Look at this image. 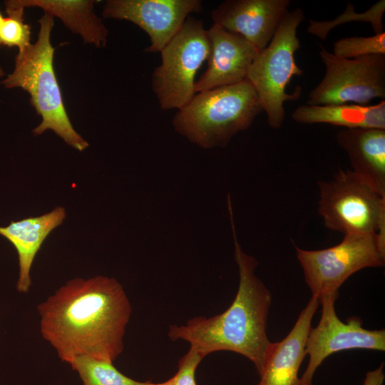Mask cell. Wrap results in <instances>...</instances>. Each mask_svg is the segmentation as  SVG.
<instances>
[{"mask_svg": "<svg viewBox=\"0 0 385 385\" xmlns=\"http://www.w3.org/2000/svg\"><path fill=\"white\" fill-rule=\"evenodd\" d=\"M5 74L4 70L2 69V68L0 66V77L1 76H4Z\"/></svg>", "mask_w": 385, "mask_h": 385, "instance_id": "cell-26", "label": "cell"}, {"mask_svg": "<svg viewBox=\"0 0 385 385\" xmlns=\"http://www.w3.org/2000/svg\"><path fill=\"white\" fill-rule=\"evenodd\" d=\"M38 24L37 41L18 53L14 71L1 83L6 88H21L29 93L31 104L42 118L33 130L34 135L51 130L70 146L83 151L89 144L68 118L53 69L54 48L50 41L53 16L44 13Z\"/></svg>", "mask_w": 385, "mask_h": 385, "instance_id": "cell-4", "label": "cell"}, {"mask_svg": "<svg viewBox=\"0 0 385 385\" xmlns=\"http://www.w3.org/2000/svg\"><path fill=\"white\" fill-rule=\"evenodd\" d=\"M227 206L234 240V257L239 272V286L235 299L219 314L195 317L181 325L171 324L168 336L172 341L188 342L191 348L204 357L218 351L241 354L253 363L260 375L272 343L267 334L272 295L255 274L257 260L241 247L230 201Z\"/></svg>", "mask_w": 385, "mask_h": 385, "instance_id": "cell-2", "label": "cell"}, {"mask_svg": "<svg viewBox=\"0 0 385 385\" xmlns=\"http://www.w3.org/2000/svg\"><path fill=\"white\" fill-rule=\"evenodd\" d=\"M161 63L153 71L151 86L163 110H179L195 94V76L210 53L202 21L188 16L160 51Z\"/></svg>", "mask_w": 385, "mask_h": 385, "instance_id": "cell-8", "label": "cell"}, {"mask_svg": "<svg viewBox=\"0 0 385 385\" xmlns=\"http://www.w3.org/2000/svg\"><path fill=\"white\" fill-rule=\"evenodd\" d=\"M312 297L339 294V289L355 272L381 267L385 262V239L372 234H348L337 245L307 250L294 246Z\"/></svg>", "mask_w": 385, "mask_h": 385, "instance_id": "cell-7", "label": "cell"}, {"mask_svg": "<svg viewBox=\"0 0 385 385\" xmlns=\"http://www.w3.org/2000/svg\"><path fill=\"white\" fill-rule=\"evenodd\" d=\"M319 57L325 73L309 93L312 106L354 103L366 105L374 98H385V55L343 58L319 45Z\"/></svg>", "mask_w": 385, "mask_h": 385, "instance_id": "cell-9", "label": "cell"}, {"mask_svg": "<svg viewBox=\"0 0 385 385\" xmlns=\"http://www.w3.org/2000/svg\"><path fill=\"white\" fill-rule=\"evenodd\" d=\"M207 31L208 63L205 71L195 81V93L246 80L259 51L241 36L217 25L212 24Z\"/></svg>", "mask_w": 385, "mask_h": 385, "instance_id": "cell-13", "label": "cell"}, {"mask_svg": "<svg viewBox=\"0 0 385 385\" xmlns=\"http://www.w3.org/2000/svg\"><path fill=\"white\" fill-rule=\"evenodd\" d=\"M37 310L41 336L62 361L88 356L113 362L123 351L132 307L115 278L72 279Z\"/></svg>", "mask_w": 385, "mask_h": 385, "instance_id": "cell-1", "label": "cell"}, {"mask_svg": "<svg viewBox=\"0 0 385 385\" xmlns=\"http://www.w3.org/2000/svg\"><path fill=\"white\" fill-rule=\"evenodd\" d=\"M205 357L195 349L190 347L188 351L178 361V371L171 378L155 385H197L195 372Z\"/></svg>", "mask_w": 385, "mask_h": 385, "instance_id": "cell-23", "label": "cell"}, {"mask_svg": "<svg viewBox=\"0 0 385 385\" xmlns=\"http://www.w3.org/2000/svg\"><path fill=\"white\" fill-rule=\"evenodd\" d=\"M289 0H225L211 12L213 24L265 48L287 13Z\"/></svg>", "mask_w": 385, "mask_h": 385, "instance_id": "cell-12", "label": "cell"}, {"mask_svg": "<svg viewBox=\"0 0 385 385\" xmlns=\"http://www.w3.org/2000/svg\"><path fill=\"white\" fill-rule=\"evenodd\" d=\"M319 304V299L312 297L286 337L272 343L257 385H300L298 373L307 355V338Z\"/></svg>", "mask_w": 385, "mask_h": 385, "instance_id": "cell-14", "label": "cell"}, {"mask_svg": "<svg viewBox=\"0 0 385 385\" xmlns=\"http://www.w3.org/2000/svg\"><path fill=\"white\" fill-rule=\"evenodd\" d=\"M336 139L351 170L385 194V129L343 128Z\"/></svg>", "mask_w": 385, "mask_h": 385, "instance_id": "cell-16", "label": "cell"}, {"mask_svg": "<svg viewBox=\"0 0 385 385\" xmlns=\"http://www.w3.org/2000/svg\"><path fill=\"white\" fill-rule=\"evenodd\" d=\"M261 111L258 95L246 79L196 93L178 110L172 123L180 135L202 148H224Z\"/></svg>", "mask_w": 385, "mask_h": 385, "instance_id": "cell-3", "label": "cell"}, {"mask_svg": "<svg viewBox=\"0 0 385 385\" xmlns=\"http://www.w3.org/2000/svg\"><path fill=\"white\" fill-rule=\"evenodd\" d=\"M339 294L319 299L322 315L316 327H311L306 342L305 352L309 356L308 365L300 378V385H312L314 374L329 355L343 350L362 349L384 351L385 331L362 327L358 317L342 322L335 311Z\"/></svg>", "mask_w": 385, "mask_h": 385, "instance_id": "cell-10", "label": "cell"}, {"mask_svg": "<svg viewBox=\"0 0 385 385\" xmlns=\"http://www.w3.org/2000/svg\"><path fill=\"white\" fill-rule=\"evenodd\" d=\"M384 368V363L382 362L378 368L369 371L366 374L363 385H383L385 379Z\"/></svg>", "mask_w": 385, "mask_h": 385, "instance_id": "cell-24", "label": "cell"}, {"mask_svg": "<svg viewBox=\"0 0 385 385\" xmlns=\"http://www.w3.org/2000/svg\"><path fill=\"white\" fill-rule=\"evenodd\" d=\"M23 7H39L46 14L58 17L73 33L79 34L85 43L103 48L107 43L108 30L94 13L93 0H16Z\"/></svg>", "mask_w": 385, "mask_h": 385, "instance_id": "cell-18", "label": "cell"}, {"mask_svg": "<svg viewBox=\"0 0 385 385\" xmlns=\"http://www.w3.org/2000/svg\"><path fill=\"white\" fill-rule=\"evenodd\" d=\"M202 10L200 0H108L106 19L129 21L150 37L145 52H160L181 28L190 14Z\"/></svg>", "mask_w": 385, "mask_h": 385, "instance_id": "cell-11", "label": "cell"}, {"mask_svg": "<svg viewBox=\"0 0 385 385\" xmlns=\"http://www.w3.org/2000/svg\"><path fill=\"white\" fill-rule=\"evenodd\" d=\"M65 217V209L58 206L43 215L11 221L8 226L0 227V235L14 245L18 254V292H29L32 284L30 272L35 257L47 236L62 224Z\"/></svg>", "mask_w": 385, "mask_h": 385, "instance_id": "cell-15", "label": "cell"}, {"mask_svg": "<svg viewBox=\"0 0 385 385\" xmlns=\"http://www.w3.org/2000/svg\"><path fill=\"white\" fill-rule=\"evenodd\" d=\"M4 19L3 16H2V14L1 12V11H0V26H1V24H2V22L4 21Z\"/></svg>", "mask_w": 385, "mask_h": 385, "instance_id": "cell-25", "label": "cell"}, {"mask_svg": "<svg viewBox=\"0 0 385 385\" xmlns=\"http://www.w3.org/2000/svg\"><path fill=\"white\" fill-rule=\"evenodd\" d=\"M292 118L301 124L327 123L343 128L385 129V101L373 106L304 104L293 111Z\"/></svg>", "mask_w": 385, "mask_h": 385, "instance_id": "cell-17", "label": "cell"}, {"mask_svg": "<svg viewBox=\"0 0 385 385\" xmlns=\"http://www.w3.org/2000/svg\"><path fill=\"white\" fill-rule=\"evenodd\" d=\"M304 19L302 9L288 11L270 42L257 52L247 74V79L257 92L268 125L273 129L284 123V103L297 101L302 94L300 86L291 94L286 89L293 76L303 74L294 53L300 47L297 28Z\"/></svg>", "mask_w": 385, "mask_h": 385, "instance_id": "cell-5", "label": "cell"}, {"mask_svg": "<svg viewBox=\"0 0 385 385\" xmlns=\"http://www.w3.org/2000/svg\"><path fill=\"white\" fill-rule=\"evenodd\" d=\"M4 4L8 17L0 26V47L17 46L19 52H21L31 44V26L24 22V9L16 0L6 1Z\"/></svg>", "mask_w": 385, "mask_h": 385, "instance_id": "cell-21", "label": "cell"}, {"mask_svg": "<svg viewBox=\"0 0 385 385\" xmlns=\"http://www.w3.org/2000/svg\"><path fill=\"white\" fill-rule=\"evenodd\" d=\"M334 55L343 58H355L361 56L385 55V33L371 36H351L340 38L334 42Z\"/></svg>", "mask_w": 385, "mask_h": 385, "instance_id": "cell-22", "label": "cell"}, {"mask_svg": "<svg viewBox=\"0 0 385 385\" xmlns=\"http://www.w3.org/2000/svg\"><path fill=\"white\" fill-rule=\"evenodd\" d=\"M385 11V1L380 0L372 5L367 11L357 13L352 3L347 2L345 11L331 21H315L310 19L307 27V33L317 36L319 39L326 40L328 34L334 27L351 21L369 23L375 33L384 32L382 22Z\"/></svg>", "mask_w": 385, "mask_h": 385, "instance_id": "cell-20", "label": "cell"}, {"mask_svg": "<svg viewBox=\"0 0 385 385\" xmlns=\"http://www.w3.org/2000/svg\"><path fill=\"white\" fill-rule=\"evenodd\" d=\"M318 212L329 230L385 239V194L351 169L319 181Z\"/></svg>", "mask_w": 385, "mask_h": 385, "instance_id": "cell-6", "label": "cell"}, {"mask_svg": "<svg viewBox=\"0 0 385 385\" xmlns=\"http://www.w3.org/2000/svg\"><path fill=\"white\" fill-rule=\"evenodd\" d=\"M69 365L78 373L83 385H155L151 381H139L128 377L109 361L80 356Z\"/></svg>", "mask_w": 385, "mask_h": 385, "instance_id": "cell-19", "label": "cell"}]
</instances>
